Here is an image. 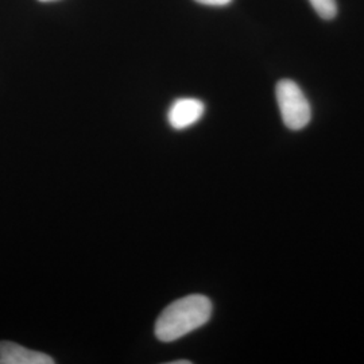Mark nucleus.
I'll return each instance as SVG.
<instances>
[{
  "label": "nucleus",
  "instance_id": "8",
  "mask_svg": "<svg viewBox=\"0 0 364 364\" xmlns=\"http://www.w3.org/2000/svg\"><path fill=\"white\" fill-rule=\"evenodd\" d=\"M39 1H54V0H39Z\"/></svg>",
  "mask_w": 364,
  "mask_h": 364
},
{
  "label": "nucleus",
  "instance_id": "1",
  "mask_svg": "<svg viewBox=\"0 0 364 364\" xmlns=\"http://www.w3.org/2000/svg\"><path fill=\"white\" fill-rule=\"evenodd\" d=\"M212 316V302L201 294H192L168 305L156 321V336L164 343L183 338L205 326Z\"/></svg>",
  "mask_w": 364,
  "mask_h": 364
},
{
  "label": "nucleus",
  "instance_id": "6",
  "mask_svg": "<svg viewBox=\"0 0 364 364\" xmlns=\"http://www.w3.org/2000/svg\"><path fill=\"white\" fill-rule=\"evenodd\" d=\"M197 3H201V4H205V6H216V7H220V6H227L230 4L232 0H196Z\"/></svg>",
  "mask_w": 364,
  "mask_h": 364
},
{
  "label": "nucleus",
  "instance_id": "5",
  "mask_svg": "<svg viewBox=\"0 0 364 364\" xmlns=\"http://www.w3.org/2000/svg\"><path fill=\"white\" fill-rule=\"evenodd\" d=\"M314 9L323 19H333L338 14V4L336 0H309Z\"/></svg>",
  "mask_w": 364,
  "mask_h": 364
},
{
  "label": "nucleus",
  "instance_id": "7",
  "mask_svg": "<svg viewBox=\"0 0 364 364\" xmlns=\"http://www.w3.org/2000/svg\"><path fill=\"white\" fill-rule=\"evenodd\" d=\"M191 360H176V362H171L170 364H191Z\"/></svg>",
  "mask_w": 364,
  "mask_h": 364
},
{
  "label": "nucleus",
  "instance_id": "3",
  "mask_svg": "<svg viewBox=\"0 0 364 364\" xmlns=\"http://www.w3.org/2000/svg\"><path fill=\"white\" fill-rule=\"evenodd\" d=\"M204 111L205 105L198 99H177L170 105L168 120L174 130H185L196 124L204 115Z\"/></svg>",
  "mask_w": 364,
  "mask_h": 364
},
{
  "label": "nucleus",
  "instance_id": "4",
  "mask_svg": "<svg viewBox=\"0 0 364 364\" xmlns=\"http://www.w3.org/2000/svg\"><path fill=\"white\" fill-rule=\"evenodd\" d=\"M49 355L33 351L11 341H0V364H53Z\"/></svg>",
  "mask_w": 364,
  "mask_h": 364
},
{
  "label": "nucleus",
  "instance_id": "2",
  "mask_svg": "<svg viewBox=\"0 0 364 364\" xmlns=\"http://www.w3.org/2000/svg\"><path fill=\"white\" fill-rule=\"evenodd\" d=\"M277 103L287 129L302 130L312 117L311 105L302 90L291 80H281L275 88Z\"/></svg>",
  "mask_w": 364,
  "mask_h": 364
}]
</instances>
